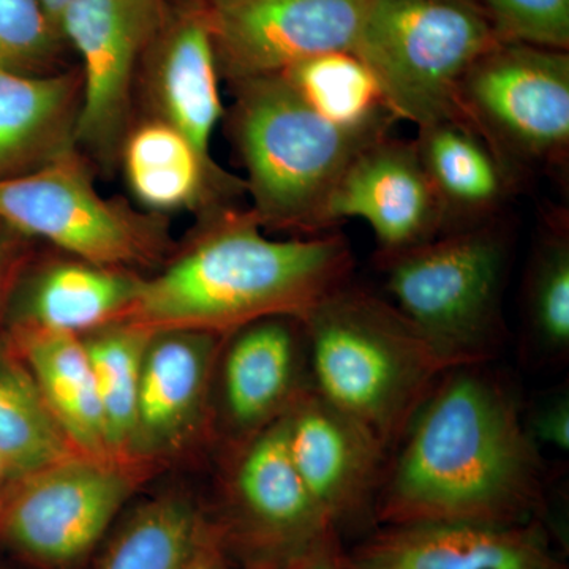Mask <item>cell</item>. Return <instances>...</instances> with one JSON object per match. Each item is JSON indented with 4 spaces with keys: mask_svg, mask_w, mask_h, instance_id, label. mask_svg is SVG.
Instances as JSON below:
<instances>
[{
    "mask_svg": "<svg viewBox=\"0 0 569 569\" xmlns=\"http://www.w3.org/2000/svg\"><path fill=\"white\" fill-rule=\"evenodd\" d=\"M482 365L440 378L385 468L381 526H527L545 508L537 443L509 392Z\"/></svg>",
    "mask_w": 569,
    "mask_h": 569,
    "instance_id": "obj_1",
    "label": "cell"
},
{
    "mask_svg": "<svg viewBox=\"0 0 569 569\" xmlns=\"http://www.w3.org/2000/svg\"><path fill=\"white\" fill-rule=\"evenodd\" d=\"M342 236L274 241L253 212H230L162 274L138 284L127 323L228 336L261 318H302L348 283Z\"/></svg>",
    "mask_w": 569,
    "mask_h": 569,
    "instance_id": "obj_2",
    "label": "cell"
},
{
    "mask_svg": "<svg viewBox=\"0 0 569 569\" xmlns=\"http://www.w3.org/2000/svg\"><path fill=\"white\" fill-rule=\"evenodd\" d=\"M318 395L388 451L455 365L395 305L347 284L301 318Z\"/></svg>",
    "mask_w": 569,
    "mask_h": 569,
    "instance_id": "obj_3",
    "label": "cell"
},
{
    "mask_svg": "<svg viewBox=\"0 0 569 569\" xmlns=\"http://www.w3.org/2000/svg\"><path fill=\"white\" fill-rule=\"evenodd\" d=\"M233 137L261 227L325 230L348 164L389 127L346 129L318 114L282 73L234 81Z\"/></svg>",
    "mask_w": 569,
    "mask_h": 569,
    "instance_id": "obj_4",
    "label": "cell"
},
{
    "mask_svg": "<svg viewBox=\"0 0 569 569\" xmlns=\"http://www.w3.org/2000/svg\"><path fill=\"white\" fill-rule=\"evenodd\" d=\"M498 37L478 0H370L355 52L397 121L460 118L458 91Z\"/></svg>",
    "mask_w": 569,
    "mask_h": 569,
    "instance_id": "obj_5",
    "label": "cell"
},
{
    "mask_svg": "<svg viewBox=\"0 0 569 569\" xmlns=\"http://www.w3.org/2000/svg\"><path fill=\"white\" fill-rule=\"evenodd\" d=\"M507 263V241L488 224L385 254L395 306L455 367L488 361Z\"/></svg>",
    "mask_w": 569,
    "mask_h": 569,
    "instance_id": "obj_6",
    "label": "cell"
},
{
    "mask_svg": "<svg viewBox=\"0 0 569 569\" xmlns=\"http://www.w3.org/2000/svg\"><path fill=\"white\" fill-rule=\"evenodd\" d=\"M458 108L512 176L559 163L569 148V54L498 41L460 81Z\"/></svg>",
    "mask_w": 569,
    "mask_h": 569,
    "instance_id": "obj_7",
    "label": "cell"
},
{
    "mask_svg": "<svg viewBox=\"0 0 569 569\" xmlns=\"http://www.w3.org/2000/svg\"><path fill=\"white\" fill-rule=\"evenodd\" d=\"M118 458L73 455L17 481L0 508V546L41 569H77L132 497Z\"/></svg>",
    "mask_w": 569,
    "mask_h": 569,
    "instance_id": "obj_8",
    "label": "cell"
},
{
    "mask_svg": "<svg viewBox=\"0 0 569 569\" xmlns=\"http://www.w3.org/2000/svg\"><path fill=\"white\" fill-rule=\"evenodd\" d=\"M0 220L103 268L141 263L160 244L159 224L107 200L70 149L0 178Z\"/></svg>",
    "mask_w": 569,
    "mask_h": 569,
    "instance_id": "obj_9",
    "label": "cell"
},
{
    "mask_svg": "<svg viewBox=\"0 0 569 569\" xmlns=\"http://www.w3.org/2000/svg\"><path fill=\"white\" fill-rule=\"evenodd\" d=\"M282 418L239 448L228 486V519L219 523L242 567L291 569L339 539L291 462Z\"/></svg>",
    "mask_w": 569,
    "mask_h": 569,
    "instance_id": "obj_10",
    "label": "cell"
},
{
    "mask_svg": "<svg viewBox=\"0 0 569 569\" xmlns=\"http://www.w3.org/2000/svg\"><path fill=\"white\" fill-rule=\"evenodd\" d=\"M370 0H206L219 70L231 81L353 51Z\"/></svg>",
    "mask_w": 569,
    "mask_h": 569,
    "instance_id": "obj_11",
    "label": "cell"
},
{
    "mask_svg": "<svg viewBox=\"0 0 569 569\" xmlns=\"http://www.w3.org/2000/svg\"><path fill=\"white\" fill-rule=\"evenodd\" d=\"M164 26V0H73L59 33L82 61L74 138L108 152L122 132L130 88L142 52Z\"/></svg>",
    "mask_w": 569,
    "mask_h": 569,
    "instance_id": "obj_12",
    "label": "cell"
},
{
    "mask_svg": "<svg viewBox=\"0 0 569 569\" xmlns=\"http://www.w3.org/2000/svg\"><path fill=\"white\" fill-rule=\"evenodd\" d=\"M282 419L291 462L336 530L373 511L388 449L313 387Z\"/></svg>",
    "mask_w": 569,
    "mask_h": 569,
    "instance_id": "obj_13",
    "label": "cell"
},
{
    "mask_svg": "<svg viewBox=\"0 0 569 569\" xmlns=\"http://www.w3.org/2000/svg\"><path fill=\"white\" fill-rule=\"evenodd\" d=\"M362 219L385 254L432 241L447 228L417 142L385 134L366 146L337 182L326 206V227Z\"/></svg>",
    "mask_w": 569,
    "mask_h": 569,
    "instance_id": "obj_14",
    "label": "cell"
},
{
    "mask_svg": "<svg viewBox=\"0 0 569 569\" xmlns=\"http://www.w3.org/2000/svg\"><path fill=\"white\" fill-rule=\"evenodd\" d=\"M220 411L239 447L274 425L310 381L301 318H261L228 335L219 358Z\"/></svg>",
    "mask_w": 569,
    "mask_h": 569,
    "instance_id": "obj_15",
    "label": "cell"
},
{
    "mask_svg": "<svg viewBox=\"0 0 569 569\" xmlns=\"http://www.w3.org/2000/svg\"><path fill=\"white\" fill-rule=\"evenodd\" d=\"M346 561L348 569H565L538 522L381 526Z\"/></svg>",
    "mask_w": 569,
    "mask_h": 569,
    "instance_id": "obj_16",
    "label": "cell"
},
{
    "mask_svg": "<svg viewBox=\"0 0 569 569\" xmlns=\"http://www.w3.org/2000/svg\"><path fill=\"white\" fill-rule=\"evenodd\" d=\"M223 337L187 329L152 332L142 355L132 452L168 451L197 429Z\"/></svg>",
    "mask_w": 569,
    "mask_h": 569,
    "instance_id": "obj_17",
    "label": "cell"
},
{
    "mask_svg": "<svg viewBox=\"0 0 569 569\" xmlns=\"http://www.w3.org/2000/svg\"><path fill=\"white\" fill-rule=\"evenodd\" d=\"M157 44L153 84L164 122L187 138L211 164L213 130L223 116L219 62L204 10L183 14Z\"/></svg>",
    "mask_w": 569,
    "mask_h": 569,
    "instance_id": "obj_18",
    "label": "cell"
},
{
    "mask_svg": "<svg viewBox=\"0 0 569 569\" xmlns=\"http://www.w3.org/2000/svg\"><path fill=\"white\" fill-rule=\"evenodd\" d=\"M227 557L219 522L192 498L163 496L122 523L96 569H217Z\"/></svg>",
    "mask_w": 569,
    "mask_h": 569,
    "instance_id": "obj_19",
    "label": "cell"
},
{
    "mask_svg": "<svg viewBox=\"0 0 569 569\" xmlns=\"http://www.w3.org/2000/svg\"><path fill=\"white\" fill-rule=\"evenodd\" d=\"M80 86L73 74L0 67V178L33 170L69 149Z\"/></svg>",
    "mask_w": 569,
    "mask_h": 569,
    "instance_id": "obj_20",
    "label": "cell"
},
{
    "mask_svg": "<svg viewBox=\"0 0 569 569\" xmlns=\"http://www.w3.org/2000/svg\"><path fill=\"white\" fill-rule=\"evenodd\" d=\"M417 148L445 222L475 223L496 211L512 187L511 171L462 118L418 127Z\"/></svg>",
    "mask_w": 569,
    "mask_h": 569,
    "instance_id": "obj_21",
    "label": "cell"
},
{
    "mask_svg": "<svg viewBox=\"0 0 569 569\" xmlns=\"http://www.w3.org/2000/svg\"><path fill=\"white\" fill-rule=\"evenodd\" d=\"M20 350L71 445L84 455L112 458L96 377L80 337L24 325Z\"/></svg>",
    "mask_w": 569,
    "mask_h": 569,
    "instance_id": "obj_22",
    "label": "cell"
},
{
    "mask_svg": "<svg viewBox=\"0 0 569 569\" xmlns=\"http://www.w3.org/2000/svg\"><path fill=\"white\" fill-rule=\"evenodd\" d=\"M127 179L138 200L157 211L192 206L208 194L236 192L238 181L206 162L192 142L164 121L134 130L123 149Z\"/></svg>",
    "mask_w": 569,
    "mask_h": 569,
    "instance_id": "obj_23",
    "label": "cell"
},
{
    "mask_svg": "<svg viewBox=\"0 0 569 569\" xmlns=\"http://www.w3.org/2000/svg\"><path fill=\"white\" fill-rule=\"evenodd\" d=\"M138 284L114 268L86 261L52 266L33 284L26 325L78 336L126 317Z\"/></svg>",
    "mask_w": 569,
    "mask_h": 569,
    "instance_id": "obj_24",
    "label": "cell"
},
{
    "mask_svg": "<svg viewBox=\"0 0 569 569\" xmlns=\"http://www.w3.org/2000/svg\"><path fill=\"white\" fill-rule=\"evenodd\" d=\"M29 369L0 351V460L20 481L74 455Z\"/></svg>",
    "mask_w": 569,
    "mask_h": 569,
    "instance_id": "obj_25",
    "label": "cell"
},
{
    "mask_svg": "<svg viewBox=\"0 0 569 569\" xmlns=\"http://www.w3.org/2000/svg\"><path fill=\"white\" fill-rule=\"evenodd\" d=\"M310 107L329 122L346 129L389 127V111L373 74L353 51L313 56L282 71Z\"/></svg>",
    "mask_w": 569,
    "mask_h": 569,
    "instance_id": "obj_26",
    "label": "cell"
},
{
    "mask_svg": "<svg viewBox=\"0 0 569 569\" xmlns=\"http://www.w3.org/2000/svg\"><path fill=\"white\" fill-rule=\"evenodd\" d=\"M152 331L127 323L84 342L112 458L132 452L142 355Z\"/></svg>",
    "mask_w": 569,
    "mask_h": 569,
    "instance_id": "obj_27",
    "label": "cell"
},
{
    "mask_svg": "<svg viewBox=\"0 0 569 569\" xmlns=\"http://www.w3.org/2000/svg\"><path fill=\"white\" fill-rule=\"evenodd\" d=\"M529 320L539 347L550 355L569 347V239L567 231L550 236L531 269Z\"/></svg>",
    "mask_w": 569,
    "mask_h": 569,
    "instance_id": "obj_28",
    "label": "cell"
},
{
    "mask_svg": "<svg viewBox=\"0 0 569 569\" xmlns=\"http://www.w3.org/2000/svg\"><path fill=\"white\" fill-rule=\"evenodd\" d=\"M498 40L568 51L569 0H478Z\"/></svg>",
    "mask_w": 569,
    "mask_h": 569,
    "instance_id": "obj_29",
    "label": "cell"
},
{
    "mask_svg": "<svg viewBox=\"0 0 569 569\" xmlns=\"http://www.w3.org/2000/svg\"><path fill=\"white\" fill-rule=\"evenodd\" d=\"M58 37L41 0H0V67H39L51 58Z\"/></svg>",
    "mask_w": 569,
    "mask_h": 569,
    "instance_id": "obj_30",
    "label": "cell"
},
{
    "mask_svg": "<svg viewBox=\"0 0 569 569\" xmlns=\"http://www.w3.org/2000/svg\"><path fill=\"white\" fill-rule=\"evenodd\" d=\"M529 433L535 443L549 445L568 451L569 448V402L567 397H559L542 408H539L535 417L531 418Z\"/></svg>",
    "mask_w": 569,
    "mask_h": 569,
    "instance_id": "obj_31",
    "label": "cell"
},
{
    "mask_svg": "<svg viewBox=\"0 0 569 569\" xmlns=\"http://www.w3.org/2000/svg\"><path fill=\"white\" fill-rule=\"evenodd\" d=\"M291 569H348L346 553L339 546V539L328 542L323 548L307 556L305 560L299 561Z\"/></svg>",
    "mask_w": 569,
    "mask_h": 569,
    "instance_id": "obj_32",
    "label": "cell"
},
{
    "mask_svg": "<svg viewBox=\"0 0 569 569\" xmlns=\"http://www.w3.org/2000/svg\"><path fill=\"white\" fill-rule=\"evenodd\" d=\"M71 2H73V0H41L44 10H47L48 17H50L52 24L56 26V29H58V22L61 20L63 10H66Z\"/></svg>",
    "mask_w": 569,
    "mask_h": 569,
    "instance_id": "obj_33",
    "label": "cell"
},
{
    "mask_svg": "<svg viewBox=\"0 0 569 569\" xmlns=\"http://www.w3.org/2000/svg\"><path fill=\"white\" fill-rule=\"evenodd\" d=\"M217 569H230V567H223V568H217ZM241 569H269V568H249V567H241Z\"/></svg>",
    "mask_w": 569,
    "mask_h": 569,
    "instance_id": "obj_34",
    "label": "cell"
},
{
    "mask_svg": "<svg viewBox=\"0 0 569 569\" xmlns=\"http://www.w3.org/2000/svg\"><path fill=\"white\" fill-rule=\"evenodd\" d=\"M0 477H3V466H2V460H0Z\"/></svg>",
    "mask_w": 569,
    "mask_h": 569,
    "instance_id": "obj_35",
    "label": "cell"
},
{
    "mask_svg": "<svg viewBox=\"0 0 569 569\" xmlns=\"http://www.w3.org/2000/svg\"><path fill=\"white\" fill-rule=\"evenodd\" d=\"M0 508H2V497H0Z\"/></svg>",
    "mask_w": 569,
    "mask_h": 569,
    "instance_id": "obj_36",
    "label": "cell"
}]
</instances>
